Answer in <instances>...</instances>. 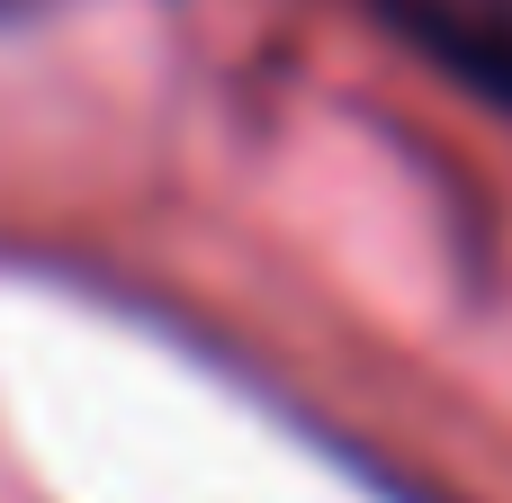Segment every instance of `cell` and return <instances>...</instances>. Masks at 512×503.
<instances>
[{
	"label": "cell",
	"instance_id": "obj_1",
	"mask_svg": "<svg viewBox=\"0 0 512 503\" xmlns=\"http://www.w3.org/2000/svg\"><path fill=\"white\" fill-rule=\"evenodd\" d=\"M378 18L423 45L450 81L512 108V0H378Z\"/></svg>",
	"mask_w": 512,
	"mask_h": 503
},
{
	"label": "cell",
	"instance_id": "obj_2",
	"mask_svg": "<svg viewBox=\"0 0 512 503\" xmlns=\"http://www.w3.org/2000/svg\"><path fill=\"white\" fill-rule=\"evenodd\" d=\"M63 0H0V27H27V18H54Z\"/></svg>",
	"mask_w": 512,
	"mask_h": 503
}]
</instances>
